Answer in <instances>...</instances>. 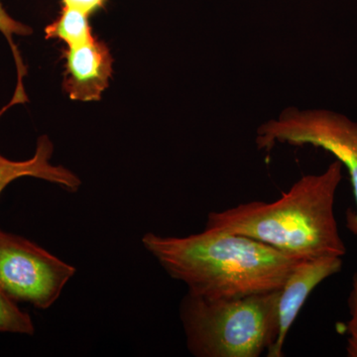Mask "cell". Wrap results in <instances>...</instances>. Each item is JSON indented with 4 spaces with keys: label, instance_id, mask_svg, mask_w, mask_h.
<instances>
[{
    "label": "cell",
    "instance_id": "1",
    "mask_svg": "<svg viewBox=\"0 0 357 357\" xmlns=\"http://www.w3.org/2000/svg\"><path fill=\"white\" fill-rule=\"evenodd\" d=\"M142 243L188 293L206 299L280 290L301 261L250 237L215 229L184 237L149 232Z\"/></svg>",
    "mask_w": 357,
    "mask_h": 357
},
{
    "label": "cell",
    "instance_id": "2",
    "mask_svg": "<svg viewBox=\"0 0 357 357\" xmlns=\"http://www.w3.org/2000/svg\"><path fill=\"white\" fill-rule=\"evenodd\" d=\"M342 178V165L335 160L323 173L299 178L277 201L211 211L204 229L250 237L296 259L344 257L347 248L335 215Z\"/></svg>",
    "mask_w": 357,
    "mask_h": 357
},
{
    "label": "cell",
    "instance_id": "3",
    "mask_svg": "<svg viewBox=\"0 0 357 357\" xmlns=\"http://www.w3.org/2000/svg\"><path fill=\"white\" fill-rule=\"evenodd\" d=\"M279 291L232 299L188 293L180 306L187 347L197 357H258L278 333Z\"/></svg>",
    "mask_w": 357,
    "mask_h": 357
},
{
    "label": "cell",
    "instance_id": "4",
    "mask_svg": "<svg viewBox=\"0 0 357 357\" xmlns=\"http://www.w3.org/2000/svg\"><path fill=\"white\" fill-rule=\"evenodd\" d=\"M255 142L262 150L280 143L311 145L333 154L351 178L356 208L347 211L345 227L357 238V122L332 110L289 107L258 128Z\"/></svg>",
    "mask_w": 357,
    "mask_h": 357
},
{
    "label": "cell",
    "instance_id": "5",
    "mask_svg": "<svg viewBox=\"0 0 357 357\" xmlns=\"http://www.w3.org/2000/svg\"><path fill=\"white\" fill-rule=\"evenodd\" d=\"M75 274L76 268L46 249L0 229V288L16 303L49 309Z\"/></svg>",
    "mask_w": 357,
    "mask_h": 357
},
{
    "label": "cell",
    "instance_id": "6",
    "mask_svg": "<svg viewBox=\"0 0 357 357\" xmlns=\"http://www.w3.org/2000/svg\"><path fill=\"white\" fill-rule=\"evenodd\" d=\"M340 256H325L301 260L279 291L278 333L276 340L268 349V357L284 356V345L289 331L297 319L307 298L319 284L326 279L340 273L344 265Z\"/></svg>",
    "mask_w": 357,
    "mask_h": 357
},
{
    "label": "cell",
    "instance_id": "7",
    "mask_svg": "<svg viewBox=\"0 0 357 357\" xmlns=\"http://www.w3.org/2000/svg\"><path fill=\"white\" fill-rule=\"evenodd\" d=\"M64 86L70 100L98 102L109 88L112 75V54L107 44L95 38L68 47L65 53Z\"/></svg>",
    "mask_w": 357,
    "mask_h": 357
},
{
    "label": "cell",
    "instance_id": "8",
    "mask_svg": "<svg viewBox=\"0 0 357 357\" xmlns=\"http://www.w3.org/2000/svg\"><path fill=\"white\" fill-rule=\"evenodd\" d=\"M54 145L48 136L37 140L36 149L31 158L13 161L0 154V195L13 181L23 177L41 178L60 185L66 191L75 192L81 187V178L64 166L51 163Z\"/></svg>",
    "mask_w": 357,
    "mask_h": 357
},
{
    "label": "cell",
    "instance_id": "9",
    "mask_svg": "<svg viewBox=\"0 0 357 357\" xmlns=\"http://www.w3.org/2000/svg\"><path fill=\"white\" fill-rule=\"evenodd\" d=\"M89 16L76 9L62 6L60 15L45 28L47 39H58L68 47L89 43L96 38L89 24Z\"/></svg>",
    "mask_w": 357,
    "mask_h": 357
},
{
    "label": "cell",
    "instance_id": "10",
    "mask_svg": "<svg viewBox=\"0 0 357 357\" xmlns=\"http://www.w3.org/2000/svg\"><path fill=\"white\" fill-rule=\"evenodd\" d=\"M0 32L6 37L7 42L10 45L11 50H13L14 59H15L16 69H17L18 83L16 86L15 93L13 98V100L9 102V107L15 105L16 103H24L27 102V96L23 86V77L26 75V68L23 64L22 58H21L20 51L14 43V36H29L32 34V29L30 26L20 22V21L14 20L11 17L3 6H2L1 0H0Z\"/></svg>",
    "mask_w": 357,
    "mask_h": 357
},
{
    "label": "cell",
    "instance_id": "11",
    "mask_svg": "<svg viewBox=\"0 0 357 357\" xmlns=\"http://www.w3.org/2000/svg\"><path fill=\"white\" fill-rule=\"evenodd\" d=\"M34 332L31 317L0 288V333L32 335Z\"/></svg>",
    "mask_w": 357,
    "mask_h": 357
},
{
    "label": "cell",
    "instance_id": "12",
    "mask_svg": "<svg viewBox=\"0 0 357 357\" xmlns=\"http://www.w3.org/2000/svg\"><path fill=\"white\" fill-rule=\"evenodd\" d=\"M349 319L347 323V354L349 357H357V273L352 278L351 290L349 301Z\"/></svg>",
    "mask_w": 357,
    "mask_h": 357
},
{
    "label": "cell",
    "instance_id": "13",
    "mask_svg": "<svg viewBox=\"0 0 357 357\" xmlns=\"http://www.w3.org/2000/svg\"><path fill=\"white\" fill-rule=\"evenodd\" d=\"M63 6L76 9L86 15L98 13L105 8L107 0H61Z\"/></svg>",
    "mask_w": 357,
    "mask_h": 357
}]
</instances>
